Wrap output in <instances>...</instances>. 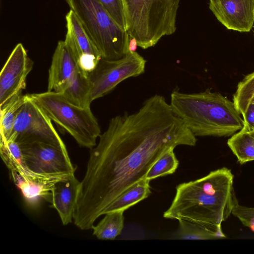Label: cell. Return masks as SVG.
Segmentation results:
<instances>
[{
    "mask_svg": "<svg viewBox=\"0 0 254 254\" xmlns=\"http://www.w3.org/2000/svg\"><path fill=\"white\" fill-rule=\"evenodd\" d=\"M174 149L170 148L167 150L153 164L146 174V180L150 181L159 177L172 174L176 171L179 161Z\"/></svg>",
    "mask_w": 254,
    "mask_h": 254,
    "instance_id": "22",
    "label": "cell"
},
{
    "mask_svg": "<svg viewBox=\"0 0 254 254\" xmlns=\"http://www.w3.org/2000/svg\"><path fill=\"white\" fill-rule=\"evenodd\" d=\"M19 144L25 166L31 173L49 177L75 175L76 169L70 160L65 145L41 141Z\"/></svg>",
    "mask_w": 254,
    "mask_h": 254,
    "instance_id": "9",
    "label": "cell"
},
{
    "mask_svg": "<svg viewBox=\"0 0 254 254\" xmlns=\"http://www.w3.org/2000/svg\"><path fill=\"white\" fill-rule=\"evenodd\" d=\"M243 117L244 127L250 132L254 130V97L248 105Z\"/></svg>",
    "mask_w": 254,
    "mask_h": 254,
    "instance_id": "26",
    "label": "cell"
},
{
    "mask_svg": "<svg viewBox=\"0 0 254 254\" xmlns=\"http://www.w3.org/2000/svg\"><path fill=\"white\" fill-rule=\"evenodd\" d=\"M48 91L59 93L80 107H90L92 103L89 74L80 68L63 40L58 41L52 57Z\"/></svg>",
    "mask_w": 254,
    "mask_h": 254,
    "instance_id": "7",
    "label": "cell"
},
{
    "mask_svg": "<svg viewBox=\"0 0 254 254\" xmlns=\"http://www.w3.org/2000/svg\"><path fill=\"white\" fill-rule=\"evenodd\" d=\"M146 63L144 58L136 52L129 51L118 60L102 58L89 74L91 102L106 95L124 80L143 73Z\"/></svg>",
    "mask_w": 254,
    "mask_h": 254,
    "instance_id": "8",
    "label": "cell"
},
{
    "mask_svg": "<svg viewBox=\"0 0 254 254\" xmlns=\"http://www.w3.org/2000/svg\"><path fill=\"white\" fill-rule=\"evenodd\" d=\"M65 20L64 43L80 68L89 74L102 59L101 54L71 10L66 14Z\"/></svg>",
    "mask_w": 254,
    "mask_h": 254,
    "instance_id": "12",
    "label": "cell"
},
{
    "mask_svg": "<svg viewBox=\"0 0 254 254\" xmlns=\"http://www.w3.org/2000/svg\"><path fill=\"white\" fill-rule=\"evenodd\" d=\"M29 95L51 121L69 133L80 146L91 149L96 145L101 131L90 107L74 104L54 91Z\"/></svg>",
    "mask_w": 254,
    "mask_h": 254,
    "instance_id": "5",
    "label": "cell"
},
{
    "mask_svg": "<svg viewBox=\"0 0 254 254\" xmlns=\"http://www.w3.org/2000/svg\"><path fill=\"white\" fill-rule=\"evenodd\" d=\"M8 139L19 144L41 141L65 146L51 120L30 98L29 94L16 117Z\"/></svg>",
    "mask_w": 254,
    "mask_h": 254,
    "instance_id": "10",
    "label": "cell"
},
{
    "mask_svg": "<svg viewBox=\"0 0 254 254\" xmlns=\"http://www.w3.org/2000/svg\"><path fill=\"white\" fill-rule=\"evenodd\" d=\"M149 182L150 181L144 178L123 192L110 206L105 213L115 211H125L147 198L151 193Z\"/></svg>",
    "mask_w": 254,
    "mask_h": 254,
    "instance_id": "16",
    "label": "cell"
},
{
    "mask_svg": "<svg viewBox=\"0 0 254 254\" xmlns=\"http://www.w3.org/2000/svg\"><path fill=\"white\" fill-rule=\"evenodd\" d=\"M254 97V71L246 75L238 84L233 95V101L239 112L243 115Z\"/></svg>",
    "mask_w": 254,
    "mask_h": 254,
    "instance_id": "23",
    "label": "cell"
},
{
    "mask_svg": "<svg viewBox=\"0 0 254 254\" xmlns=\"http://www.w3.org/2000/svg\"><path fill=\"white\" fill-rule=\"evenodd\" d=\"M79 187L80 181L75 175H71L59 180L52 188L50 202L64 225L73 221Z\"/></svg>",
    "mask_w": 254,
    "mask_h": 254,
    "instance_id": "15",
    "label": "cell"
},
{
    "mask_svg": "<svg viewBox=\"0 0 254 254\" xmlns=\"http://www.w3.org/2000/svg\"><path fill=\"white\" fill-rule=\"evenodd\" d=\"M232 214L238 218L242 223L254 231V207H248L237 202L234 206Z\"/></svg>",
    "mask_w": 254,
    "mask_h": 254,
    "instance_id": "25",
    "label": "cell"
},
{
    "mask_svg": "<svg viewBox=\"0 0 254 254\" xmlns=\"http://www.w3.org/2000/svg\"><path fill=\"white\" fill-rule=\"evenodd\" d=\"M0 154L10 173L29 171L25 166L20 146L14 140L0 139Z\"/></svg>",
    "mask_w": 254,
    "mask_h": 254,
    "instance_id": "21",
    "label": "cell"
},
{
    "mask_svg": "<svg viewBox=\"0 0 254 254\" xmlns=\"http://www.w3.org/2000/svg\"><path fill=\"white\" fill-rule=\"evenodd\" d=\"M125 30L138 47L154 46L164 36L176 30L180 0H121Z\"/></svg>",
    "mask_w": 254,
    "mask_h": 254,
    "instance_id": "3",
    "label": "cell"
},
{
    "mask_svg": "<svg viewBox=\"0 0 254 254\" xmlns=\"http://www.w3.org/2000/svg\"><path fill=\"white\" fill-rule=\"evenodd\" d=\"M209 8L228 29L249 32L254 23V0H209Z\"/></svg>",
    "mask_w": 254,
    "mask_h": 254,
    "instance_id": "13",
    "label": "cell"
},
{
    "mask_svg": "<svg viewBox=\"0 0 254 254\" xmlns=\"http://www.w3.org/2000/svg\"><path fill=\"white\" fill-rule=\"evenodd\" d=\"M33 64L23 45L17 44L0 72V107L22 94Z\"/></svg>",
    "mask_w": 254,
    "mask_h": 254,
    "instance_id": "11",
    "label": "cell"
},
{
    "mask_svg": "<svg viewBox=\"0 0 254 254\" xmlns=\"http://www.w3.org/2000/svg\"><path fill=\"white\" fill-rule=\"evenodd\" d=\"M251 134L254 137V130L250 132Z\"/></svg>",
    "mask_w": 254,
    "mask_h": 254,
    "instance_id": "28",
    "label": "cell"
},
{
    "mask_svg": "<svg viewBox=\"0 0 254 254\" xmlns=\"http://www.w3.org/2000/svg\"><path fill=\"white\" fill-rule=\"evenodd\" d=\"M237 199H225L212 195L196 180L179 184L175 197L163 217L183 219L212 229L221 228V223L232 213Z\"/></svg>",
    "mask_w": 254,
    "mask_h": 254,
    "instance_id": "4",
    "label": "cell"
},
{
    "mask_svg": "<svg viewBox=\"0 0 254 254\" xmlns=\"http://www.w3.org/2000/svg\"><path fill=\"white\" fill-rule=\"evenodd\" d=\"M227 144L240 164L254 160V137L244 127L228 140Z\"/></svg>",
    "mask_w": 254,
    "mask_h": 254,
    "instance_id": "19",
    "label": "cell"
},
{
    "mask_svg": "<svg viewBox=\"0 0 254 254\" xmlns=\"http://www.w3.org/2000/svg\"><path fill=\"white\" fill-rule=\"evenodd\" d=\"M91 149L80 187L73 222L81 230L96 220L125 191L141 180L167 150L193 146L196 136L174 113L165 98L155 94L132 114L112 118Z\"/></svg>",
    "mask_w": 254,
    "mask_h": 254,
    "instance_id": "1",
    "label": "cell"
},
{
    "mask_svg": "<svg viewBox=\"0 0 254 254\" xmlns=\"http://www.w3.org/2000/svg\"><path fill=\"white\" fill-rule=\"evenodd\" d=\"M99 51L102 58L118 60L128 52V34L98 0H64Z\"/></svg>",
    "mask_w": 254,
    "mask_h": 254,
    "instance_id": "6",
    "label": "cell"
},
{
    "mask_svg": "<svg viewBox=\"0 0 254 254\" xmlns=\"http://www.w3.org/2000/svg\"><path fill=\"white\" fill-rule=\"evenodd\" d=\"M124 212L115 211L105 213L103 218L92 228L93 235L99 240L115 239L124 228Z\"/></svg>",
    "mask_w": 254,
    "mask_h": 254,
    "instance_id": "18",
    "label": "cell"
},
{
    "mask_svg": "<svg viewBox=\"0 0 254 254\" xmlns=\"http://www.w3.org/2000/svg\"><path fill=\"white\" fill-rule=\"evenodd\" d=\"M175 237L181 240H215L226 238L222 228L212 229L187 220L180 219Z\"/></svg>",
    "mask_w": 254,
    "mask_h": 254,
    "instance_id": "17",
    "label": "cell"
},
{
    "mask_svg": "<svg viewBox=\"0 0 254 254\" xmlns=\"http://www.w3.org/2000/svg\"><path fill=\"white\" fill-rule=\"evenodd\" d=\"M170 105L195 136H229L244 126L233 101L209 89L194 93L175 89L171 94Z\"/></svg>",
    "mask_w": 254,
    "mask_h": 254,
    "instance_id": "2",
    "label": "cell"
},
{
    "mask_svg": "<svg viewBox=\"0 0 254 254\" xmlns=\"http://www.w3.org/2000/svg\"><path fill=\"white\" fill-rule=\"evenodd\" d=\"M137 46L138 45L135 39L129 35L128 43V52H136Z\"/></svg>",
    "mask_w": 254,
    "mask_h": 254,
    "instance_id": "27",
    "label": "cell"
},
{
    "mask_svg": "<svg viewBox=\"0 0 254 254\" xmlns=\"http://www.w3.org/2000/svg\"><path fill=\"white\" fill-rule=\"evenodd\" d=\"M98 0L114 20L121 28L125 30V20L122 0Z\"/></svg>",
    "mask_w": 254,
    "mask_h": 254,
    "instance_id": "24",
    "label": "cell"
},
{
    "mask_svg": "<svg viewBox=\"0 0 254 254\" xmlns=\"http://www.w3.org/2000/svg\"><path fill=\"white\" fill-rule=\"evenodd\" d=\"M10 174L13 182L20 190L27 207L34 209L38 208L44 200L50 202L53 186L58 181L65 177H46L29 171Z\"/></svg>",
    "mask_w": 254,
    "mask_h": 254,
    "instance_id": "14",
    "label": "cell"
},
{
    "mask_svg": "<svg viewBox=\"0 0 254 254\" xmlns=\"http://www.w3.org/2000/svg\"><path fill=\"white\" fill-rule=\"evenodd\" d=\"M27 98L28 94H21L0 107V139L9 138L16 117Z\"/></svg>",
    "mask_w": 254,
    "mask_h": 254,
    "instance_id": "20",
    "label": "cell"
}]
</instances>
